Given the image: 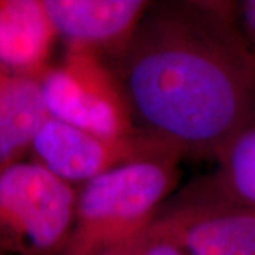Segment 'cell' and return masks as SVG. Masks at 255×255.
I'll use <instances>...</instances> for the list:
<instances>
[{
	"label": "cell",
	"instance_id": "cell-9",
	"mask_svg": "<svg viewBox=\"0 0 255 255\" xmlns=\"http://www.w3.org/2000/svg\"><path fill=\"white\" fill-rule=\"evenodd\" d=\"M214 160L213 172L187 184L166 204H227L255 211V124L240 132Z\"/></svg>",
	"mask_w": 255,
	"mask_h": 255
},
{
	"label": "cell",
	"instance_id": "cell-8",
	"mask_svg": "<svg viewBox=\"0 0 255 255\" xmlns=\"http://www.w3.org/2000/svg\"><path fill=\"white\" fill-rule=\"evenodd\" d=\"M57 38L44 0H0V68L41 77Z\"/></svg>",
	"mask_w": 255,
	"mask_h": 255
},
{
	"label": "cell",
	"instance_id": "cell-4",
	"mask_svg": "<svg viewBox=\"0 0 255 255\" xmlns=\"http://www.w3.org/2000/svg\"><path fill=\"white\" fill-rule=\"evenodd\" d=\"M51 118L100 135H127L136 128L118 81L98 55L67 48L63 63L41 75Z\"/></svg>",
	"mask_w": 255,
	"mask_h": 255
},
{
	"label": "cell",
	"instance_id": "cell-14",
	"mask_svg": "<svg viewBox=\"0 0 255 255\" xmlns=\"http://www.w3.org/2000/svg\"><path fill=\"white\" fill-rule=\"evenodd\" d=\"M0 255H3V254H0Z\"/></svg>",
	"mask_w": 255,
	"mask_h": 255
},
{
	"label": "cell",
	"instance_id": "cell-11",
	"mask_svg": "<svg viewBox=\"0 0 255 255\" xmlns=\"http://www.w3.org/2000/svg\"><path fill=\"white\" fill-rule=\"evenodd\" d=\"M127 255H190L176 240L149 227L127 241L117 244Z\"/></svg>",
	"mask_w": 255,
	"mask_h": 255
},
{
	"label": "cell",
	"instance_id": "cell-10",
	"mask_svg": "<svg viewBox=\"0 0 255 255\" xmlns=\"http://www.w3.org/2000/svg\"><path fill=\"white\" fill-rule=\"evenodd\" d=\"M48 118L41 77L0 68V166L30 155Z\"/></svg>",
	"mask_w": 255,
	"mask_h": 255
},
{
	"label": "cell",
	"instance_id": "cell-7",
	"mask_svg": "<svg viewBox=\"0 0 255 255\" xmlns=\"http://www.w3.org/2000/svg\"><path fill=\"white\" fill-rule=\"evenodd\" d=\"M152 227L190 255H255V211L227 204L169 206Z\"/></svg>",
	"mask_w": 255,
	"mask_h": 255
},
{
	"label": "cell",
	"instance_id": "cell-12",
	"mask_svg": "<svg viewBox=\"0 0 255 255\" xmlns=\"http://www.w3.org/2000/svg\"><path fill=\"white\" fill-rule=\"evenodd\" d=\"M236 21L255 54V0H244L236 3Z\"/></svg>",
	"mask_w": 255,
	"mask_h": 255
},
{
	"label": "cell",
	"instance_id": "cell-6",
	"mask_svg": "<svg viewBox=\"0 0 255 255\" xmlns=\"http://www.w3.org/2000/svg\"><path fill=\"white\" fill-rule=\"evenodd\" d=\"M57 36L110 61L135 34L150 3L143 0H44Z\"/></svg>",
	"mask_w": 255,
	"mask_h": 255
},
{
	"label": "cell",
	"instance_id": "cell-1",
	"mask_svg": "<svg viewBox=\"0 0 255 255\" xmlns=\"http://www.w3.org/2000/svg\"><path fill=\"white\" fill-rule=\"evenodd\" d=\"M105 63L135 128L184 157L216 159L255 124V54L236 3L150 4L125 48Z\"/></svg>",
	"mask_w": 255,
	"mask_h": 255
},
{
	"label": "cell",
	"instance_id": "cell-13",
	"mask_svg": "<svg viewBox=\"0 0 255 255\" xmlns=\"http://www.w3.org/2000/svg\"><path fill=\"white\" fill-rule=\"evenodd\" d=\"M90 255H127L125 251L121 248L119 246H112L108 247V248H104V250H100L97 253H92Z\"/></svg>",
	"mask_w": 255,
	"mask_h": 255
},
{
	"label": "cell",
	"instance_id": "cell-3",
	"mask_svg": "<svg viewBox=\"0 0 255 255\" xmlns=\"http://www.w3.org/2000/svg\"><path fill=\"white\" fill-rule=\"evenodd\" d=\"M77 189L31 159L0 166V254L63 255Z\"/></svg>",
	"mask_w": 255,
	"mask_h": 255
},
{
	"label": "cell",
	"instance_id": "cell-2",
	"mask_svg": "<svg viewBox=\"0 0 255 255\" xmlns=\"http://www.w3.org/2000/svg\"><path fill=\"white\" fill-rule=\"evenodd\" d=\"M180 160L136 162L81 184L73 233L63 255H90L146 230L179 182Z\"/></svg>",
	"mask_w": 255,
	"mask_h": 255
},
{
	"label": "cell",
	"instance_id": "cell-5",
	"mask_svg": "<svg viewBox=\"0 0 255 255\" xmlns=\"http://www.w3.org/2000/svg\"><path fill=\"white\" fill-rule=\"evenodd\" d=\"M164 157L184 156L170 143L139 129L127 135H100L51 117L30 149L31 160L73 186L127 164Z\"/></svg>",
	"mask_w": 255,
	"mask_h": 255
}]
</instances>
